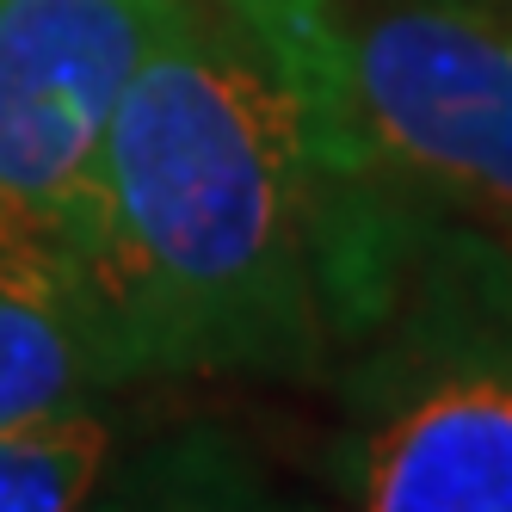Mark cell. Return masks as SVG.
Here are the masks:
<instances>
[{
    "label": "cell",
    "instance_id": "6da1fadb",
    "mask_svg": "<svg viewBox=\"0 0 512 512\" xmlns=\"http://www.w3.org/2000/svg\"><path fill=\"white\" fill-rule=\"evenodd\" d=\"M371 186L334 112L253 0H186L105 130L75 278L105 371L309 364Z\"/></svg>",
    "mask_w": 512,
    "mask_h": 512
},
{
    "label": "cell",
    "instance_id": "7a4b0ae2",
    "mask_svg": "<svg viewBox=\"0 0 512 512\" xmlns=\"http://www.w3.org/2000/svg\"><path fill=\"white\" fill-rule=\"evenodd\" d=\"M303 56L371 179L512 223V7L253 0Z\"/></svg>",
    "mask_w": 512,
    "mask_h": 512
},
{
    "label": "cell",
    "instance_id": "3957f363",
    "mask_svg": "<svg viewBox=\"0 0 512 512\" xmlns=\"http://www.w3.org/2000/svg\"><path fill=\"white\" fill-rule=\"evenodd\" d=\"M186 0H0V241L75 272L105 130Z\"/></svg>",
    "mask_w": 512,
    "mask_h": 512
},
{
    "label": "cell",
    "instance_id": "277c9868",
    "mask_svg": "<svg viewBox=\"0 0 512 512\" xmlns=\"http://www.w3.org/2000/svg\"><path fill=\"white\" fill-rule=\"evenodd\" d=\"M352 500L377 512H512V364L438 371L352 463Z\"/></svg>",
    "mask_w": 512,
    "mask_h": 512
},
{
    "label": "cell",
    "instance_id": "5b68a950",
    "mask_svg": "<svg viewBox=\"0 0 512 512\" xmlns=\"http://www.w3.org/2000/svg\"><path fill=\"white\" fill-rule=\"evenodd\" d=\"M99 377L112 371L81 278L0 241V426L81 408V389Z\"/></svg>",
    "mask_w": 512,
    "mask_h": 512
},
{
    "label": "cell",
    "instance_id": "8992f818",
    "mask_svg": "<svg viewBox=\"0 0 512 512\" xmlns=\"http://www.w3.org/2000/svg\"><path fill=\"white\" fill-rule=\"evenodd\" d=\"M112 457V426L87 408L0 426V512H68L81 506Z\"/></svg>",
    "mask_w": 512,
    "mask_h": 512
},
{
    "label": "cell",
    "instance_id": "52a82bcc",
    "mask_svg": "<svg viewBox=\"0 0 512 512\" xmlns=\"http://www.w3.org/2000/svg\"><path fill=\"white\" fill-rule=\"evenodd\" d=\"M482 7H512V0H482Z\"/></svg>",
    "mask_w": 512,
    "mask_h": 512
}]
</instances>
